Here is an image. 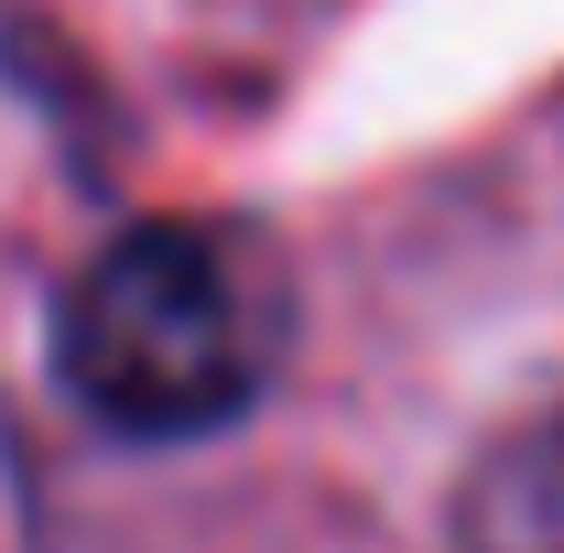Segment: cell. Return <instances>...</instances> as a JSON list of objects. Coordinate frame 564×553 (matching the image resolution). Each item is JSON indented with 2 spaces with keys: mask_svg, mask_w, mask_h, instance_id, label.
I'll use <instances>...</instances> for the list:
<instances>
[{
  "mask_svg": "<svg viewBox=\"0 0 564 553\" xmlns=\"http://www.w3.org/2000/svg\"><path fill=\"white\" fill-rule=\"evenodd\" d=\"M282 304L250 239L196 217H141L98 239L76 282L55 293V380L76 413L131 445H196L228 434L272 391Z\"/></svg>",
  "mask_w": 564,
  "mask_h": 553,
  "instance_id": "obj_1",
  "label": "cell"
},
{
  "mask_svg": "<svg viewBox=\"0 0 564 553\" xmlns=\"http://www.w3.org/2000/svg\"><path fill=\"white\" fill-rule=\"evenodd\" d=\"M499 553H564V521H554V532H532V543H499Z\"/></svg>",
  "mask_w": 564,
  "mask_h": 553,
  "instance_id": "obj_2",
  "label": "cell"
}]
</instances>
